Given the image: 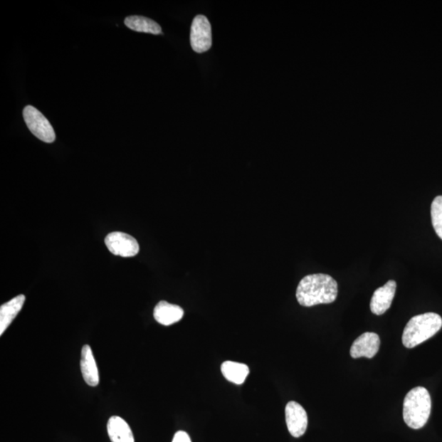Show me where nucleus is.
Here are the masks:
<instances>
[{"label": "nucleus", "instance_id": "1", "mask_svg": "<svg viewBox=\"0 0 442 442\" xmlns=\"http://www.w3.org/2000/svg\"><path fill=\"white\" fill-rule=\"evenodd\" d=\"M338 286L334 278L325 274H314L302 278L297 288L298 302L302 307L330 304L337 297Z\"/></svg>", "mask_w": 442, "mask_h": 442}, {"label": "nucleus", "instance_id": "2", "mask_svg": "<svg viewBox=\"0 0 442 442\" xmlns=\"http://www.w3.org/2000/svg\"><path fill=\"white\" fill-rule=\"evenodd\" d=\"M432 409V400L425 387L417 386L408 392L403 404L404 421L408 427L420 429L428 423Z\"/></svg>", "mask_w": 442, "mask_h": 442}, {"label": "nucleus", "instance_id": "3", "mask_svg": "<svg viewBox=\"0 0 442 442\" xmlns=\"http://www.w3.org/2000/svg\"><path fill=\"white\" fill-rule=\"evenodd\" d=\"M442 318L438 314L425 313L409 320L402 335L403 345L414 348L427 341L441 330Z\"/></svg>", "mask_w": 442, "mask_h": 442}, {"label": "nucleus", "instance_id": "4", "mask_svg": "<svg viewBox=\"0 0 442 442\" xmlns=\"http://www.w3.org/2000/svg\"><path fill=\"white\" fill-rule=\"evenodd\" d=\"M23 117L27 127L36 137L48 144L56 140V135L52 125L38 109L26 106L23 110Z\"/></svg>", "mask_w": 442, "mask_h": 442}, {"label": "nucleus", "instance_id": "5", "mask_svg": "<svg viewBox=\"0 0 442 442\" xmlns=\"http://www.w3.org/2000/svg\"><path fill=\"white\" fill-rule=\"evenodd\" d=\"M190 43L194 51L201 53L209 51L212 45L211 27L204 15L196 16L191 26Z\"/></svg>", "mask_w": 442, "mask_h": 442}, {"label": "nucleus", "instance_id": "6", "mask_svg": "<svg viewBox=\"0 0 442 442\" xmlns=\"http://www.w3.org/2000/svg\"><path fill=\"white\" fill-rule=\"evenodd\" d=\"M107 248L113 255L132 258L139 253L140 245L132 236L122 232H112L105 238Z\"/></svg>", "mask_w": 442, "mask_h": 442}, {"label": "nucleus", "instance_id": "7", "mask_svg": "<svg viewBox=\"0 0 442 442\" xmlns=\"http://www.w3.org/2000/svg\"><path fill=\"white\" fill-rule=\"evenodd\" d=\"M288 432L293 438H301L307 429L308 417L305 409L296 401H289L285 408Z\"/></svg>", "mask_w": 442, "mask_h": 442}, {"label": "nucleus", "instance_id": "8", "mask_svg": "<svg viewBox=\"0 0 442 442\" xmlns=\"http://www.w3.org/2000/svg\"><path fill=\"white\" fill-rule=\"evenodd\" d=\"M379 336L375 332H364L353 342L350 351L351 357L354 359L362 357L372 359L379 352Z\"/></svg>", "mask_w": 442, "mask_h": 442}, {"label": "nucleus", "instance_id": "9", "mask_svg": "<svg viewBox=\"0 0 442 442\" xmlns=\"http://www.w3.org/2000/svg\"><path fill=\"white\" fill-rule=\"evenodd\" d=\"M396 283L389 280L374 292L370 302V310L376 315H384L391 307L395 297Z\"/></svg>", "mask_w": 442, "mask_h": 442}, {"label": "nucleus", "instance_id": "10", "mask_svg": "<svg viewBox=\"0 0 442 442\" xmlns=\"http://www.w3.org/2000/svg\"><path fill=\"white\" fill-rule=\"evenodd\" d=\"M80 369L87 384L95 386L100 383L95 359L89 345H85L82 348Z\"/></svg>", "mask_w": 442, "mask_h": 442}, {"label": "nucleus", "instance_id": "11", "mask_svg": "<svg viewBox=\"0 0 442 442\" xmlns=\"http://www.w3.org/2000/svg\"><path fill=\"white\" fill-rule=\"evenodd\" d=\"M154 315L158 323L164 326H170L181 320L184 310L177 305L162 301L156 305Z\"/></svg>", "mask_w": 442, "mask_h": 442}, {"label": "nucleus", "instance_id": "12", "mask_svg": "<svg viewBox=\"0 0 442 442\" xmlns=\"http://www.w3.org/2000/svg\"><path fill=\"white\" fill-rule=\"evenodd\" d=\"M25 300L24 295L21 294L1 305L0 307V335H3L9 325L12 324L16 316L23 309Z\"/></svg>", "mask_w": 442, "mask_h": 442}, {"label": "nucleus", "instance_id": "13", "mask_svg": "<svg viewBox=\"0 0 442 442\" xmlns=\"http://www.w3.org/2000/svg\"><path fill=\"white\" fill-rule=\"evenodd\" d=\"M107 433L112 442H135L132 431L121 417L112 416L109 419Z\"/></svg>", "mask_w": 442, "mask_h": 442}, {"label": "nucleus", "instance_id": "14", "mask_svg": "<svg viewBox=\"0 0 442 442\" xmlns=\"http://www.w3.org/2000/svg\"><path fill=\"white\" fill-rule=\"evenodd\" d=\"M125 25L130 30L137 32L149 33L152 35L162 34L161 26L156 21L143 16H127L125 19Z\"/></svg>", "mask_w": 442, "mask_h": 442}, {"label": "nucleus", "instance_id": "15", "mask_svg": "<svg viewBox=\"0 0 442 442\" xmlns=\"http://www.w3.org/2000/svg\"><path fill=\"white\" fill-rule=\"evenodd\" d=\"M221 372L228 381L237 385H241L247 379L250 371L247 364L226 362L221 365Z\"/></svg>", "mask_w": 442, "mask_h": 442}, {"label": "nucleus", "instance_id": "16", "mask_svg": "<svg viewBox=\"0 0 442 442\" xmlns=\"http://www.w3.org/2000/svg\"><path fill=\"white\" fill-rule=\"evenodd\" d=\"M431 216L434 231L442 240V196H436L431 206Z\"/></svg>", "mask_w": 442, "mask_h": 442}, {"label": "nucleus", "instance_id": "17", "mask_svg": "<svg viewBox=\"0 0 442 442\" xmlns=\"http://www.w3.org/2000/svg\"><path fill=\"white\" fill-rule=\"evenodd\" d=\"M172 442H192L191 441L190 436L187 433L184 431H179L174 436Z\"/></svg>", "mask_w": 442, "mask_h": 442}]
</instances>
